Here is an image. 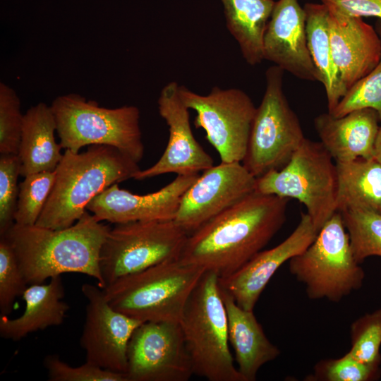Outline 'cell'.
<instances>
[{
  "label": "cell",
  "mask_w": 381,
  "mask_h": 381,
  "mask_svg": "<svg viewBox=\"0 0 381 381\" xmlns=\"http://www.w3.org/2000/svg\"><path fill=\"white\" fill-rule=\"evenodd\" d=\"M226 27L250 66L264 60V37L275 2L273 0H222Z\"/></svg>",
  "instance_id": "obj_24"
},
{
  "label": "cell",
  "mask_w": 381,
  "mask_h": 381,
  "mask_svg": "<svg viewBox=\"0 0 381 381\" xmlns=\"http://www.w3.org/2000/svg\"><path fill=\"white\" fill-rule=\"evenodd\" d=\"M44 366L50 381H128L126 373L108 370L87 361L71 366L55 354L44 358Z\"/></svg>",
  "instance_id": "obj_35"
},
{
  "label": "cell",
  "mask_w": 381,
  "mask_h": 381,
  "mask_svg": "<svg viewBox=\"0 0 381 381\" xmlns=\"http://www.w3.org/2000/svg\"><path fill=\"white\" fill-rule=\"evenodd\" d=\"M110 229L86 210L74 224L66 229L14 223L2 236L11 246L28 284H41L47 279L75 272L95 279L104 289L99 258Z\"/></svg>",
  "instance_id": "obj_2"
},
{
  "label": "cell",
  "mask_w": 381,
  "mask_h": 381,
  "mask_svg": "<svg viewBox=\"0 0 381 381\" xmlns=\"http://www.w3.org/2000/svg\"><path fill=\"white\" fill-rule=\"evenodd\" d=\"M308 50L320 82L325 87L328 112H331L347 90L334 64L329 33L328 11L323 4L308 3L304 7Z\"/></svg>",
  "instance_id": "obj_26"
},
{
  "label": "cell",
  "mask_w": 381,
  "mask_h": 381,
  "mask_svg": "<svg viewBox=\"0 0 381 381\" xmlns=\"http://www.w3.org/2000/svg\"><path fill=\"white\" fill-rule=\"evenodd\" d=\"M64 294L61 275L52 277L47 284H30L22 296L25 302L23 313L14 319L1 315L0 336L19 341L34 332L61 325L69 310L63 301Z\"/></svg>",
  "instance_id": "obj_22"
},
{
  "label": "cell",
  "mask_w": 381,
  "mask_h": 381,
  "mask_svg": "<svg viewBox=\"0 0 381 381\" xmlns=\"http://www.w3.org/2000/svg\"><path fill=\"white\" fill-rule=\"evenodd\" d=\"M56 171H42L24 176L19 184L15 224H36L52 192Z\"/></svg>",
  "instance_id": "obj_28"
},
{
  "label": "cell",
  "mask_w": 381,
  "mask_h": 381,
  "mask_svg": "<svg viewBox=\"0 0 381 381\" xmlns=\"http://www.w3.org/2000/svg\"><path fill=\"white\" fill-rule=\"evenodd\" d=\"M85 321L80 339L86 361L102 368L126 373L127 349L135 329L143 322L113 308L98 285L84 284Z\"/></svg>",
  "instance_id": "obj_14"
},
{
  "label": "cell",
  "mask_w": 381,
  "mask_h": 381,
  "mask_svg": "<svg viewBox=\"0 0 381 381\" xmlns=\"http://www.w3.org/2000/svg\"><path fill=\"white\" fill-rule=\"evenodd\" d=\"M188 236L174 219L115 224L100 253L105 288L122 277L179 258Z\"/></svg>",
  "instance_id": "obj_10"
},
{
  "label": "cell",
  "mask_w": 381,
  "mask_h": 381,
  "mask_svg": "<svg viewBox=\"0 0 381 381\" xmlns=\"http://www.w3.org/2000/svg\"><path fill=\"white\" fill-rule=\"evenodd\" d=\"M372 109L381 120V59L377 66L359 80L329 112L334 117L343 116L354 110Z\"/></svg>",
  "instance_id": "obj_32"
},
{
  "label": "cell",
  "mask_w": 381,
  "mask_h": 381,
  "mask_svg": "<svg viewBox=\"0 0 381 381\" xmlns=\"http://www.w3.org/2000/svg\"><path fill=\"white\" fill-rule=\"evenodd\" d=\"M317 234L310 216L302 212L298 225L282 242L272 248L262 250L235 272L219 277L220 288L228 292L240 307L253 310L274 273L310 245Z\"/></svg>",
  "instance_id": "obj_17"
},
{
  "label": "cell",
  "mask_w": 381,
  "mask_h": 381,
  "mask_svg": "<svg viewBox=\"0 0 381 381\" xmlns=\"http://www.w3.org/2000/svg\"><path fill=\"white\" fill-rule=\"evenodd\" d=\"M55 132L56 123L50 105L40 102L28 109L18 152L20 176L56 169L63 154Z\"/></svg>",
  "instance_id": "obj_23"
},
{
  "label": "cell",
  "mask_w": 381,
  "mask_h": 381,
  "mask_svg": "<svg viewBox=\"0 0 381 381\" xmlns=\"http://www.w3.org/2000/svg\"><path fill=\"white\" fill-rule=\"evenodd\" d=\"M376 31L381 39V20H378L376 23Z\"/></svg>",
  "instance_id": "obj_38"
},
{
  "label": "cell",
  "mask_w": 381,
  "mask_h": 381,
  "mask_svg": "<svg viewBox=\"0 0 381 381\" xmlns=\"http://www.w3.org/2000/svg\"><path fill=\"white\" fill-rule=\"evenodd\" d=\"M16 92L0 83V153L18 155L24 114Z\"/></svg>",
  "instance_id": "obj_31"
},
{
  "label": "cell",
  "mask_w": 381,
  "mask_h": 381,
  "mask_svg": "<svg viewBox=\"0 0 381 381\" xmlns=\"http://www.w3.org/2000/svg\"><path fill=\"white\" fill-rule=\"evenodd\" d=\"M335 163L337 210L366 209L381 213V163L375 157Z\"/></svg>",
  "instance_id": "obj_25"
},
{
  "label": "cell",
  "mask_w": 381,
  "mask_h": 381,
  "mask_svg": "<svg viewBox=\"0 0 381 381\" xmlns=\"http://www.w3.org/2000/svg\"><path fill=\"white\" fill-rule=\"evenodd\" d=\"M289 268L305 285L311 300L339 302L360 289L365 278L339 211L322 226L311 244L289 261Z\"/></svg>",
  "instance_id": "obj_7"
},
{
  "label": "cell",
  "mask_w": 381,
  "mask_h": 381,
  "mask_svg": "<svg viewBox=\"0 0 381 381\" xmlns=\"http://www.w3.org/2000/svg\"><path fill=\"white\" fill-rule=\"evenodd\" d=\"M379 119L372 109L354 110L341 117L327 111L315 118L314 126L334 161L344 162L374 157Z\"/></svg>",
  "instance_id": "obj_20"
},
{
  "label": "cell",
  "mask_w": 381,
  "mask_h": 381,
  "mask_svg": "<svg viewBox=\"0 0 381 381\" xmlns=\"http://www.w3.org/2000/svg\"><path fill=\"white\" fill-rule=\"evenodd\" d=\"M329 13L353 17H377L381 20V0H322Z\"/></svg>",
  "instance_id": "obj_36"
},
{
  "label": "cell",
  "mask_w": 381,
  "mask_h": 381,
  "mask_svg": "<svg viewBox=\"0 0 381 381\" xmlns=\"http://www.w3.org/2000/svg\"><path fill=\"white\" fill-rule=\"evenodd\" d=\"M199 174L177 175L171 183L145 195L132 193L114 183L93 198L87 210L113 224L175 219L181 200Z\"/></svg>",
  "instance_id": "obj_16"
},
{
  "label": "cell",
  "mask_w": 381,
  "mask_h": 381,
  "mask_svg": "<svg viewBox=\"0 0 381 381\" xmlns=\"http://www.w3.org/2000/svg\"><path fill=\"white\" fill-rule=\"evenodd\" d=\"M181 97L196 112L194 125L218 152L222 162H242L248 148L257 107L238 88L214 87L206 95L179 87Z\"/></svg>",
  "instance_id": "obj_11"
},
{
  "label": "cell",
  "mask_w": 381,
  "mask_h": 381,
  "mask_svg": "<svg viewBox=\"0 0 381 381\" xmlns=\"http://www.w3.org/2000/svg\"><path fill=\"white\" fill-rule=\"evenodd\" d=\"M264 60L296 78L319 81L307 43L306 13L297 0L275 2L264 37Z\"/></svg>",
  "instance_id": "obj_18"
},
{
  "label": "cell",
  "mask_w": 381,
  "mask_h": 381,
  "mask_svg": "<svg viewBox=\"0 0 381 381\" xmlns=\"http://www.w3.org/2000/svg\"><path fill=\"white\" fill-rule=\"evenodd\" d=\"M374 157L381 163V126L379 128L375 143Z\"/></svg>",
  "instance_id": "obj_37"
},
{
  "label": "cell",
  "mask_w": 381,
  "mask_h": 381,
  "mask_svg": "<svg viewBox=\"0 0 381 381\" xmlns=\"http://www.w3.org/2000/svg\"><path fill=\"white\" fill-rule=\"evenodd\" d=\"M179 84L171 81L161 90L158 98L160 116L169 127V140L159 160L152 167L135 174L133 179L143 180L159 175L199 174L214 165L212 157L193 135L189 109L183 103Z\"/></svg>",
  "instance_id": "obj_15"
},
{
  "label": "cell",
  "mask_w": 381,
  "mask_h": 381,
  "mask_svg": "<svg viewBox=\"0 0 381 381\" xmlns=\"http://www.w3.org/2000/svg\"><path fill=\"white\" fill-rule=\"evenodd\" d=\"M179 324L194 374L210 381H243L229 349L226 311L216 273L204 272Z\"/></svg>",
  "instance_id": "obj_5"
},
{
  "label": "cell",
  "mask_w": 381,
  "mask_h": 381,
  "mask_svg": "<svg viewBox=\"0 0 381 381\" xmlns=\"http://www.w3.org/2000/svg\"><path fill=\"white\" fill-rule=\"evenodd\" d=\"M28 284L11 246L4 237L0 236L1 315L12 311L15 300L23 296Z\"/></svg>",
  "instance_id": "obj_33"
},
{
  "label": "cell",
  "mask_w": 381,
  "mask_h": 381,
  "mask_svg": "<svg viewBox=\"0 0 381 381\" xmlns=\"http://www.w3.org/2000/svg\"><path fill=\"white\" fill-rule=\"evenodd\" d=\"M351 348L349 353L361 362L380 366L381 355V308L366 313L350 327Z\"/></svg>",
  "instance_id": "obj_29"
},
{
  "label": "cell",
  "mask_w": 381,
  "mask_h": 381,
  "mask_svg": "<svg viewBox=\"0 0 381 381\" xmlns=\"http://www.w3.org/2000/svg\"><path fill=\"white\" fill-rule=\"evenodd\" d=\"M380 366L359 361L349 351L337 358H326L318 361L308 381H370L380 377Z\"/></svg>",
  "instance_id": "obj_30"
},
{
  "label": "cell",
  "mask_w": 381,
  "mask_h": 381,
  "mask_svg": "<svg viewBox=\"0 0 381 381\" xmlns=\"http://www.w3.org/2000/svg\"><path fill=\"white\" fill-rule=\"evenodd\" d=\"M18 155L0 156V236H4L14 224L20 176Z\"/></svg>",
  "instance_id": "obj_34"
},
{
  "label": "cell",
  "mask_w": 381,
  "mask_h": 381,
  "mask_svg": "<svg viewBox=\"0 0 381 381\" xmlns=\"http://www.w3.org/2000/svg\"><path fill=\"white\" fill-rule=\"evenodd\" d=\"M328 26L333 60L348 90L379 64L381 39L361 17L328 11Z\"/></svg>",
  "instance_id": "obj_19"
},
{
  "label": "cell",
  "mask_w": 381,
  "mask_h": 381,
  "mask_svg": "<svg viewBox=\"0 0 381 381\" xmlns=\"http://www.w3.org/2000/svg\"><path fill=\"white\" fill-rule=\"evenodd\" d=\"M284 72L276 65L266 71L265 91L242 162L256 179L285 167L306 138L283 90Z\"/></svg>",
  "instance_id": "obj_9"
},
{
  "label": "cell",
  "mask_w": 381,
  "mask_h": 381,
  "mask_svg": "<svg viewBox=\"0 0 381 381\" xmlns=\"http://www.w3.org/2000/svg\"><path fill=\"white\" fill-rule=\"evenodd\" d=\"M140 170L138 163L111 146L90 145L83 152L65 150L36 225L52 229L72 226L98 194L114 183L133 179Z\"/></svg>",
  "instance_id": "obj_3"
},
{
  "label": "cell",
  "mask_w": 381,
  "mask_h": 381,
  "mask_svg": "<svg viewBox=\"0 0 381 381\" xmlns=\"http://www.w3.org/2000/svg\"><path fill=\"white\" fill-rule=\"evenodd\" d=\"M356 260L381 257V213L366 209L340 212Z\"/></svg>",
  "instance_id": "obj_27"
},
{
  "label": "cell",
  "mask_w": 381,
  "mask_h": 381,
  "mask_svg": "<svg viewBox=\"0 0 381 381\" xmlns=\"http://www.w3.org/2000/svg\"><path fill=\"white\" fill-rule=\"evenodd\" d=\"M332 159L320 141L305 138L285 167L256 179L255 191L298 200L318 232L337 212V173Z\"/></svg>",
  "instance_id": "obj_8"
},
{
  "label": "cell",
  "mask_w": 381,
  "mask_h": 381,
  "mask_svg": "<svg viewBox=\"0 0 381 381\" xmlns=\"http://www.w3.org/2000/svg\"><path fill=\"white\" fill-rule=\"evenodd\" d=\"M220 291L226 311L229 341L235 352L237 369L243 381H254L261 367L276 359L280 350L267 337L253 310L242 308L228 292L221 288Z\"/></svg>",
  "instance_id": "obj_21"
},
{
  "label": "cell",
  "mask_w": 381,
  "mask_h": 381,
  "mask_svg": "<svg viewBox=\"0 0 381 381\" xmlns=\"http://www.w3.org/2000/svg\"><path fill=\"white\" fill-rule=\"evenodd\" d=\"M289 200L252 193L188 234L179 258L219 277L235 272L282 228Z\"/></svg>",
  "instance_id": "obj_1"
},
{
  "label": "cell",
  "mask_w": 381,
  "mask_h": 381,
  "mask_svg": "<svg viewBox=\"0 0 381 381\" xmlns=\"http://www.w3.org/2000/svg\"><path fill=\"white\" fill-rule=\"evenodd\" d=\"M51 108L62 149L79 152L85 146H111L135 162L144 155L139 109H109L75 93L56 97Z\"/></svg>",
  "instance_id": "obj_6"
},
{
  "label": "cell",
  "mask_w": 381,
  "mask_h": 381,
  "mask_svg": "<svg viewBox=\"0 0 381 381\" xmlns=\"http://www.w3.org/2000/svg\"><path fill=\"white\" fill-rule=\"evenodd\" d=\"M256 178L242 162H222L202 174L183 194L175 222L188 234L255 191Z\"/></svg>",
  "instance_id": "obj_13"
},
{
  "label": "cell",
  "mask_w": 381,
  "mask_h": 381,
  "mask_svg": "<svg viewBox=\"0 0 381 381\" xmlns=\"http://www.w3.org/2000/svg\"><path fill=\"white\" fill-rule=\"evenodd\" d=\"M205 272L177 258L122 277L103 290L113 308L142 322H179Z\"/></svg>",
  "instance_id": "obj_4"
},
{
  "label": "cell",
  "mask_w": 381,
  "mask_h": 381,
  "mask_svg": "<svg viewBox=\"0 0 381 381\" xmlns=\"http://www.w3.org/2000/svg\"><path fill=\"white\" fill-rule=\"evenodd\" d=\"M128 381H187L194 374L179 322H146L127 349Z\"/></svg>",
  "instance_id": "obj_12"
}]
</instances>
